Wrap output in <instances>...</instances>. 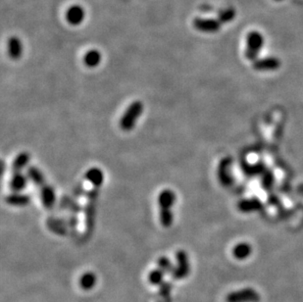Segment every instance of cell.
I'll use <instances>...</instances> for the list:
<instances>
[{"mask_svg":"<svg viewBox=\"0 0 303 302\" xmlns=\"http://www.w3.org/2000/svg\"><path fill=\"white\" fill-rule=\"evenodd\" d=\"M274 181V176L272 173L268 172L264 174V178H263V184L265 187H270Z\"/></svg>","mask_w":303,"mask_h":302,"instance_id":"obj_27","label":"cell"},{"mask_svg":"<svg viewBox=\"0 0 303 302\" xmlns=\"http://www.w3.org/2000/svg\"><path fill=\"white\" fill-rule=\"evenodd\" d=\"M27 181L28 177L26 175L23 173L13 174L9 181V187L12 190V192H21L26 187Z\"/></svg>","mask_w":303,"mask_h":302,"instance_id":"obj_16","label":"cell"},{"mask_svg":"<svg viewBox=\"0 0 303 302\" xmlns=\"http://www.w3.org/2000/svg\"><path fill=\"white\" fill-rule=\"evenodd\" d=\"M193 27L201 32L214 33L221 29L222 24L218 19H205V18H195L192 21Z\"/></svg>","mask_w":303,"mask_h":302,"instance_id":"obj_8","label":"cell"},{"mask_svg":"<svg viewBox=\"0 0 303 302\" xmlns=\"http://www.w3.org/2000/svg\"><path fill=\"white\" fill-rule=\"evenodd\" d=\"M96 275L92 272H85L79 278V286L84 290H90L96 284Z\"/></svg>","mask_w":303,"mask_h":302,"instance_id":"obj_21","label":"cell"},{"mask_svg":"<svg viewBox=\"0 0 303 302\" xmlns=\"http://www.w3.org/2000/svg\"><path fill=\"white\" fill-rule=\"evenodd\" d=\"M260 294L251 287L231 291L226 296V302H260Z\"/></svg>","mask_w":303,"mask_h":302,"instance_id":"obj_5","label":"cell"},{"mask_svg":"<svg viewBox=\"0 0 303 302\" xmlns=\"http://www.w3.org/2000/svg\"><path fill=\"white\" fill-rule=\"evenodd\" d=\"M8 55L12 60H19L23 55V44L18 36H11L7 42Z\"/></svg>","mask_w":303,"mask_h":302,"instance_id":"obj_13","label":"cell"},{"mask_svg":"<svg viewBox=\"0 0 303 302\" xmlns=\"http://www.w3.org/2000/svg\"><path fill=\"white\" fill-rule=\"evenodd\" d=\"M144 110L143 103L139 100H135L129 104L126 109L120 120V127L124 131H130L134 128L137 120L142 115Z\"/></svg>","mask_w":303,"mask_h":302,"instance_id":"obj_2","label":"cell"},{"mask_svg":"<svg viewBox=\"0 0 303 302\" xmlns=\"http://www.w3.org/2000/svg\"><path fill=\"white\" fill-rule=\"evenodd\" d=\"M171 290H172V284L170 282H168V281H165V282L163 281L159 285V292H160V294L162 296H165V297L168 296L170 294Z\"/></svg>","mask_w":303,"mask_h":302,"instance_id":"obj_26","label":"cell"},{"mask_svg":"<svg viewBox=\"0 0 303 302\" xmlns=\"http://www.w3.org/2000/svg\"><path fill=\"white\" fill-rule=\"evenodd\" d=\"M177 201V195L170 188L163 189L158 195L159 204V219L164 227H170L174 223L173 208Z\"/></svg>","mask_w":303,"mask_h":302,"instance_id":"obj_1","label":"cell"},{"mask_svg":"<svg viewBox=\"0 0 303 302\" xmlns=\"http://www.w3.org/2000/svg\"><path fill=\"white\" fill-rule=\"evenodd\" d=\"M265 38L264 35L258 30H251L246 35V45H245V57L247 60L255 61L264 46Z\"/></svg>","mask_w":303,"mask_h":302,"instance_id":"obj_3","label":"cell"},{"mask_svg":"<svg viewBox=\"0 0 303 302\" xmlns=\"http://www.w3.org/2000/svg\"><path fill=\"white\" fill-rule=\"evenodd\" d=\"M99 195V188L93 187L90 191L86 193L87 203L85 207V226L87 231L91 232L95 226V218H96V209H97V200Z\"/></svg>","mask_w":303,"mask_h":302,"instance_id":"obj_4","label":"cell"},{"mask_svg":"<svg viewBox=\"0 0 303 302\" xmlns=\"http://www.w3.org/2000/svg\"><path fill=\"white\" fill-rule=\"evenodd\" d=\"M157 265H158V268L160 270H162L165 274H169V275H172L174 270H175V267L172 263V261L166 257V256H162L160 257L158 260H157Z\"/></svg>","mask_w":303,"mask_h":302,"instance_id":"obj_23","label":"cell"},{"mask_svg":"<svg viewBox=\"0 0 303 302\" xmlns=\"http://www.w3.org/2000/svg\"><path fill=\"white\" fill-rule=\"evenodd\" d=\"M236 16V12L233 8H225L223 10L220 11L219 15H218V20L220 21V23L222 25L224 24H227L230 23L234 20Z\"/></svg>","mask_w":303,"mask_h":302,"instance_id":"obj_22","label":"cell"},{"mask_svg":"<svg viewBox=\"0 0 303 302\" xmlns=\"http://www.w3.org/2000/svg\"><path fill=\"white\" fill-rule=\"evenodd\" d=\"M164 274L165 273L159 268L155 269L148 274V281L153 285H160L163 282Z\"/></svg>","mask_w":303,"mask_h":302,"instance_id":"obj_24","label":"cell"},{"mask_svg":"<svg viewBox=\"0 0 303 302\" xmlns=\"http://www.w3.org/2000/svg\"><path fill=\"white\" fill-rule=\"evenodd\" d=\"M84 178L88 180L93 187L100 188L104 181V173L101 169L97 167H93L88 169L84 174Z\"/></svg>","mask_w":303,"mask_h":302,"instance_id":"obj_14","label":"cell"},{"mask_svg":"<svg viewBox=\"0 0 303 302\" xmlns=\"http://www.w3.org/2000/svg\"><path fill=\"white\" fill-rule=\"evenodd\" d=\"M39 190V195H40V200L42 202V205L44 206L45 209H51L56 202V193L53 189V187L45 182L43 185L38 187Z\"/></svg>","mask_w":303,"mask_h":302,"instance_id":"obj_11","label":"cell"},{"mask_svg":"<svg viewBox=\"0 0 303 302\" xmlns=\"http://www.w3.org/2000/svg\"><path fill=\"white\" fill-rule=\"evenodd\" d=\"M242 169H244L245 173L251 176L257 175V174H262L265 171V166L262 163H258L255 165H247L245 164L244 166H242Z\"/></svg>","mask_w":303,"mask_h":302,"instance_id":"obj_25","label":"cell"},{"mask_svg":"<svg viewBox=\"0 0 303 302\" xmlns=\"http://www.w3.org/2000/svg\"><path fill=\"white\" fill-rule=\"evenodd\" d=\"M231 163L232 161L230 157H225L219 162L218 165V180L225 187H228L233 183V176L231 175Z\"/></svg>","mask_w":303,"mask_h":302,"instance_id":"obj_7","label":"cell"},{"mask_svg":"<svg viewBox=\"0 0 303 302\" xmlns=\"http://www.w3.org/2000/svg\"><path fill=\"white\" fill-rule=\"evenodd\" d=\"M275 1H277V2H280V1H283V0H275Z\"/></svg>","mask_w":303,"mask_h":302,"instance_id":"obj_28","label":"cell"},{"mask_svg":"<svg viewBox=\"0 0 303 302\" xmlns=\"http://www.w3.org/2000/svg\"><path fill=\"white\" fill-rule=\"evenodd\" d=\"M280 61L277 57H265L261 59H257L253 62V68L256 71H276L279 69Z\"/></svg>","mask_w":303,"mask_h":302,"instance_id":"obj_9","label":"cell"},{"mask_svg":"<svg viewBox=\"0 0 303 302\" xmlns=\"http://www.w3.org/2000/svg\"><path fill=\"white\" fill-rule=\"evenodd\" d=\"M237 207L241 212L249 213V212H254V211H258L259 209H261L262 204L258 199L250 198V199H243L239 201Z\"/></svg>","mask_w":303,"mask_h":302,"instance_id":"obj_20","label":"cell"},{"mask_svg":"<svg viewBox=\"0 0 303 302\" xmlns=\"http://www.w3.org/2000/svg\"><path fill=\"white\" fill-rule=\"evenodd\" d=\"M85 19V11L80 5H73L66 12V20L72 25H80Z\"/></svg>","mask_w":303,"mask_h":302,"instance_id":"obj_10","label":"cell"},{"mask_svg":"<svg viewBox=\"0 0 303 302\" xmlns=\"http://www.w3.org/2000/svg\"><path fill=\"white\" fill-rule=\"evenodd\" d=\"M30 160V155L26 151H23L19 153L13 163H12V175L13 174H20L23 173V171L27 167Z\"/></svg>","mask_w":303,"mask_h":302,"instance_id":"obj_15","label":"cell"},{"mask_svg":"<svg viewBox=\"0 0 303 302\" xmlns=\"http://www.w3.org/2000/svg\"><path fill=\"white\" fill-rule=\"evenodd\" d=\"M26 176L28 177V179L31 180V182L36 186V187H40L41 185H43L46 180L44 178V176L42 174V172L35 166H29L27 167L26 170Z\"/></svg>","mask_w":303,"mask_h":302,"instance_id":"obj_19","label":"cell"},{"mask_svg":"<svg viewBox=\"0 0 303 302\" xmlns=\"http://www.w3.org/2000/svg\"><path fill=\"white\" fill-rule=\"evenodd\" d=\"M101 60H102V55H101L100 51H98L97 49L88 50L83 55V58H82L84 66L87 67V68H90V69L96 68L100 64Z\"/></svg>","mask_w":303,"mask_h":302,"instance_id":"obj_17","label":"cell"},{"mask_svg":"<svg viewBox=\"0 0 303 302\" xmlns=\"http://www.w3.org/2000/svg\"><path fill=\"white\" fill-rule=\"evenodd\" d=\"M176 259H177V266L173 274L171 275L175 279H182L186 277L190 273V263L189 258L184 250H177L176 252Z\"/></svg>","mask_w":303,"mask_h":302,"instance_id":"obj_6","label":"cell"},{"mask_svg":"<svg viewBox=\"0 0 303 302\" xmlns=\"http://www.w3.org/2000/svg\"><path fill=\"white\" fill-rule=\"evenodd\" d=\"M232 256L237 260H244L252 253V246L247 242H239L232 248Z\"/></svg>","mask_w":303,"mask_h":302,"instance_id":"obj_18","label":"cell"},{"mask_svg":"<svg viewBox=\"0 0 303 302\" xmlns=\"http://www.w3.org/2000/svg\"><path fill=\"white\" fill-rule=\"evenodd\" d=\"M30 196L22 192H12L5 196V202L14 207H24L30 203Z\"/></svg>","mask_w":303,"mask_h":302,"instance_id":"obj_12","label":"cell"}]
</instances>
